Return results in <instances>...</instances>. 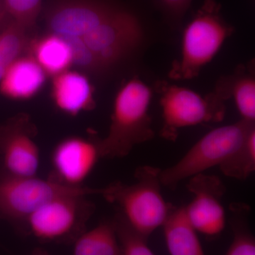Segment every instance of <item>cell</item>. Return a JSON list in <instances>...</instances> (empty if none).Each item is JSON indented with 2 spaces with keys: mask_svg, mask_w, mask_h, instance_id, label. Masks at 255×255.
Returning a JSON list of instances; mask_svg holds the SVG:
<instances>
[{
  "mask_svg": "<svg viewBox=\"0 0 255 255\" xmlns=\"http://www.w3.org/2000/svg\"><path fill=\"white\" fill-rule=\"evenodd\" d=\"M152 97L150 87L137 78L121 87L114 100L108 133L96 140L101 157L122 158L135 146L153 138L148 113Z\"/></svg>",
  "mask_w": 255,
  "mask_h": 255,
  "instance_id": "cell-1",
  "label": "cell"
},
{
  "mask_svg": "<svg viewBox=\"0 0 255 255\" xmlns=\"http://www.w3.org/2000/svg\"><path fill=\"white\" fill-rule=\"evenodd\" d=\"M160 170L142 166L135 171V182L132 184L116 182L100 188L99 195L118 206L119 213L126 221L147 238L163 226L173 207L162 196Z\"/></svg>",
  "mask_w": 255,
  "mask_h": 255,
  "instance_id": "cell-2",
  "label": "cell"
},
{
  "mask_svg": "<svg viewBox=\"0 0 255 255\" xmlns=\"http://www.w3.org/2000/svg\"><path fill=\"white\" fill-rule=\"evenodd\" d=\"M234 31L221 14L216 0H205L184 28L180 58L172 63L169 77L186 80L196 78L212 60Z\"/></svg>",
  "mask_w": 255,
  "mask_h": 255,
  "instance_id": "cell-3",
  "label": "cell"
},
{
  "mask_svg": "<svg viewBox=\"0 0 255 255\" xmlns=\"http://www.w3.org/2000/svg\"><path fill=\"white\" fill-rule=\"evenodd\" d=\"M254 128L255 123L241 119L236 123L217 128L208 132L179 162L160 170L161 184L174 189L184 179L221 165L244 144Z\"/></svg>",
  "mask_w": 255,
  "mask_h": 255,
  "instance_id": "cell-4",
  "label": "cell"
},
{
  "mask_svg": "<svg viewBox=\"0 0 255 255\" xmlns=\"http://www.w3.org/2000/svg\"><path fill=\"white\" fill-rule=\"evenodd\" d=\"M95 211L87 196H60L33 211L26 220L23 233L41 243L73 245L86 231Z\"/></svg>",
  "mask_w": 255,
  "mask_h": 255,
  "instance_id": "cell-5",
  "label": "cell"
},
{
  "mask_svg": "<svg viewBox=\"0 0 255 255\" xmlns=\"http://www.w3.org/2000/svg\"><path fill=\"white\" fill-rule=\"evenodd\" d=\"M100 188L71 187L33 177L0 176V216L14 223L23 232L28 216L43 204L60 196L98 195Z\"/></svg>",
  "mask_w": 255,
  "mask_h": 255,
  "instance_id": "cell-6",
  "label": "cell"
},
{
  "mask_svg": "<svg viewBox=\"0 0 255 255\" xmlns=\"http://www.w3.org/2000/svg\"><path fill=\"white\" fill-rule=\"evenodd\" d=\"M163 127L161 135L169 140L177 138L178 130L208 122H219L225 115L224 101L215 92L203 97L189 89L160 82Z\"/></svg>",
  "mask_w": 255,
  "mask_h": 255,
  "instance_id": "cell-7",
  "label": "cell"
},
{
  "mask_svg": "<svg viewBox=\"0 0 255 255\" xmlns=\"http://www.w3.org/2000/svg\"><path fill=\"white\" fill-rule=\"evenodd\" d=\"M36 135V125L24 113L0 127V155L4 172L16 177L36 176L40 164Z\"/></svg>",
  "mask_w": 255,
  "mask_h": 255,
  "instance_id": "cell-8",
  "label": "cell"
},
{
  "mask_svg": "<svg viewBox=\"0 0 255 255\" xmlns=\"http://www.w3.org/2000/svg\"><path fill=\"white\" fill-rule=\"evenodd\" d=\"M114 0H58L46 13L49 33L80 38L90 33L117 11Z\"/></svg>",
  "mask_w": 255,
  "mask_h": 255,
  "instance_id": "cell-9",
  "label": "cell"
},
{
  "mask_svg": "<svg viewBox=\"0 0 255 255\" xmlns=\"http://www.w3.org/2000/svg\"><path fill=\"white\" fill-rule=\"evenodd\" d=\"M187 188L194 199L186 215L196 232L209 237L218 236L226 226V211L221 203L226 188L216 176L199 174L190 178Z\"/></svg>",
  "mask_w": 255,
  "mask_h": 255,
  "instance_id": "cell-10",
  "label": "cell"
},
{
  "mask_svg": "<svg viewBox=\"0 0 255 255\" xmlns=\"http://www.w3.org/2000/svg\"><path fill=\"white\" fill-rule=\"evenodd\" d=\"M101 158L96 140L70 136L60 140L50 157L52 180L71 187H84Z\"/></svg>",
  "mask_w": 255,
  "mask_h": 255,
  "instance_id": "cell-11",
  "label": "cell"
},
{
  "mask_svg": "<svg viewBox=\"0 0 255 255\" xmlns=\"http://www.w3.org/2000/svg\"><path fill=\"white\" fill-rule=\"evenodd\" d=\"M53 79L52 100L60 112L76 117L95 108L93 87L85 74L68 70Z\"/></svg>",
  "mask_w": 255,
  "mask_h": 255,
  "instance_id": "cell-12",
  "label": "cell"
},
{
  "mask_svg": "<svg viewBox=\"0 0 255 255\" xmlns=\"http://www.w3.org/2000/svg\"><path fill=\"white\" fill-rule=\"evenodd\" d=\"M47 77L31 55H21L0 80V93L11 100H30L41 91Z\"/></svg>",
  "mask_w": 255,
  "mask_h": 255,
  "instance_id": "cell-13",
  "label": "cell"
},
{
  "mask_svg": "<svg viewBox=\"0 0 255 255\" xmlns=\"http://www.w3.org/2000/svg\"><path fill=\"white\" fill-rule=\"evenodd\" d=\"M29 54L48 76L55 77L73 65V54L63 37L49 33L28 43Z\"/></svg>",
  "mask_w": 255,
  "mask_h": 255,
  "instance_id": "cell-14",
  "label": "cell"
},
{
  "mask_svg": "<svg viewBox=\"0 0 255 255\" xmlns=\"http://www.w3.org/2000/svg\"><path fill=\"white\" fill-rule=\"evenodd\" d=\"M162 227L170 255H206L184 207L173 206Z\"/></svg>",
  "mask_w": 255,
  "mask_h": 255,
  "instance_id": "cell-15",
  "label": "cell"
},
{
  "mask_svg": "<svg viewBox=\"0 0 255 255\" xmlns=\"http://www.w3.org/2000/svg\"><path fill=\"white\" fill-rule=\"evenodd\" d=\"M214 92L223 101L233 97L242 120L255 123V80L246 67L238 68L233 75L220 80Z\"/></svg>",
  "mask_w": 255,
  "mask_h": 255,
  "instance_id": "cell-16",
  "label": "cell"
},
{
  "mask_svg": "<svg viewBox=\"0 0 255 255\" xmlns=\"http://www.w3.org/2000/svg\"><path fill=\"white\" fill-rule=\"evenodd\" d=\"M73 246L72 255H123L113 220L84 231Z\"/></svg>",
  "mask_w": 255,
  "mask_h": 255,
  "instance_id": "cell-17",
  "label": "cell"
},
{
  "mask_svg": "<svg viewBox=\"0 0 255 255\" xmlns=\"http://www.w3.org/2000/svg\"><path fill=\"white\" fill-rule=\"evenodd\" d=\"M230 210L233 240L226 255H255V238L248 226L249 206L233 204Z\"/></svg>",
  "mask_w": 255,
  "mask_h": 255,
  "instance_id": "cell-18",
  "label": "cell"
},
{
  "mask_svg": "<svg viewBox=\"0 0 255 255\" xmlns=\"http://www.w3.org/2000/svg\"><path fill=\"white\" fill-rule=\"evenodd\" d=\"M219 167L225 175L239 180H246L255 172V128L250 132L244 144Z\"/></svg>",
  "mask_w": 255,
  "mask_h": 255,
  "instance_id": "cell-19",
  "label": "cell"
},
{
  "mask_svg": "<svg viewBox=\"0 0 255 255\" xmlns=\"http://www.w3.org/2000/svg\"><path fill=\"white\" fill-rule=\"evenodd\" d=\"M26 30L13 20L0 31V68L7 70L28 48L29 41Z\"/></svg>",
  "mask_w": 255,
  "mask_h": 255,
  "instance_id": "cell-20",
  "label": "cell"
},
{
  "mask_svg": "<svg viewBox=\"0 0 255 255\" xmlns=\"http://www.w3.org/2000/svg\"><path fill=\"white\" fill-rule=\"evenodd\" d=\"M112 220L123 255H155L147 246V238L135 231L119 212Z\"/></svg>",
  "mask_w": 255,
  "mask_h": 255,
  "instance_id": "cell-21",
  "label": "cell"
},
{
  "mask_svg": "<svg viewBox=\"0 0 255 255\" xmlns=\"http://www.w3.org/2000/svg\"><path fill=\"white\" fill-rule=\"evenodd\" d=\"M2 3L13 20L28 29L36 22L43 0H2Z\"/></svg>",
  "mask_w": 255,
  "mask_h": 255,
  "instance_id": "cell-22",
  "label": "cell"
},
{
  "mask_svg": "<svg viewBox=\"0 0 255 255\" xmlns=\"http://www.w3.org/2000/svg\"><path fill=\"white\" fill-rule=\"evenodd\" d=\"M62 37V36H61ZM68 43L73 54V65L88 73L101 75L100 65L92 52L85 46L82 40L75 37H63Z\"/></svg>",
  "mask_w": 255,
  "mask_h": 255,
  "instance_id": "cell-23",
  "label": "cell"
},
{
  "mask_svg": "<svg viewBox=\"0 0 255 255\" xmlns=\"http://www.w3.org/2000/svg\"><path fill=\"white\" fill-rule=\"evenodd\" d=\"M192 0H153L155 7L165 21L173 26L182 23Z\"/></svg>",
  "mask_w": 255,
  "mask_h": 255,
  "instance_id": "cell-24",
  "label": "cell"
},
{
  "mask_svg": "<svg viewBox=\"0 0 255 255\" xmlns=\"http://www.w3.org/2000/svg\"><path fill=\"white\" fill-rule=\"evenodd\" d=\"M5 10L3 6L2 0H0V16H4Z\"/></svg>",
  "mask_w": 255,
  "mask_h": 255,
  "instance_id": "cell-25",
  "label": "cell"
},
{
  "mask_svg": "<svg viewBox=\"0 0 255 255\" xmlns=\"http://www.w3.org/2000/svg\"><path fill=\"white\" fill-rule=\"evenodd\" d=\"M31 255H48V253H44V252H42L41 251H38L35 252L34 253H33Z\"/></svg>",
  "mask_w": 255,
  "mask_h": 255,
  "instance_id": "cell-26",
  "label": "cell"
},
{
  "mask_svg": "<svg viewBox=\"0 0 255 255\" xmlns=\"http://www.w3.org/2000/svg\"><path fill=\"white\" fill-rule=\"evenodd\" d=\"M3 17L4 16H0V25H1V21H2Z\"/></svg>",
  "mask_w": 255,
  "mask_h": 255,
  "instance_id": "cell-27",
  "label": "cell"
}]
</instances>
